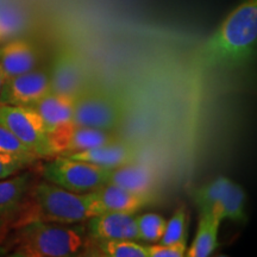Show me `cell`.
<instances>
[{"mask_svg":"<svg viewBox=\"0 0 257 257\" xmlns=\"http://www.w3.org/2000/svg\"><path fill=\"white\" fill-rule=\"evenodd\" d=\"M256 47L257 0H244L205 42L199 62L206 68H240L251 62Z\"/></svg>","mask_w":257,"mask_h":257,"instance_id":"cell-1","label":"cell"},{"mask_svg":"<svg viewBox=\"0 0 257 257\" xmlns=\"http://www.w3.org/2000/svg\"><path fill=\"white\" fill-rule=\"evenodd\" d=\"M86 224L31 220L19 224L12 239L16 257H70L83 255L92 244Z\"/></svg>","mask_w":257,"mask_h":257,"instance_id":"cell-2","label":"cell"},{"mask_svg":"<svg viewBox=\"0 0 257 257\" xmlns=\"http://www.w3.org/2000/svg\"><path fill=\"white\" fill-rule=\"evenodd\" d=\"M19 212H24L19 224L31 220L79 224L102 213L91 193L69 192L46 180L32 185Z\"/></svg>","mask_w":257,"mask_h":257,"instance_id":"cell-3","label":"cell"},{"mask_svg":"<svg viewBox=\"0 0 257 257\" xmlns=\"http://www.w3.org/2000/svg\"><path fill=\"white\" fill-rule=\"evenodd\" d=\"M43 180L67 189L85 194L107 184L110 169L81 160L56 155L43 163L41 168Z\"/></svg>","mask_w":257,"mask_h":257,"instance_id":"cell-4","label":"cell"},{"mask_svg":"<svg viewBox=\"0 0 257 257\" xmlns=\"http://www.w3.org/2000/svg\"><path fill=\"white\" fill-rule=\"evenodd\" d=\"M125 110L117 96L88 87L74 98L72 120L101 131H114L123 123Z\"/></svg>","mask_w":257,"mask_h":257,"instance_id":"cell-5","label":"cell"},{"mask_svg":"<svg viewBox=\"0 0 257 257\" xmlns=\"http://www.w3.org/2000/svg\"><path fill=\"white\" fill-rule=\"evenodd\" d=\"M0 125L15 135L38 159L54 156L46 125L41 115L30 106L0 102Z\"/></svg>","mask_w":257,"mask_h":257,"instance_id":"cell-6","label":"cell"},{"mask_svg":"<svg viewBox=\"0 0 257 257\" xmlns=\"http://www.w3.org/2000/svg\"><path fill=\"white\" fill-rule=\"evenodd\" d=\"M54 156L68 155L119 140L114 131H101L83 126L73 120L61 124L48 133Z\"/></svg>","mask_w":257,"mask_h":257,"instance_id":"cell-7","label":"cell"},{"mask_svg":"<svg viewBox=\"0 0 257 257\" xmlns=\"http://www.w3.org/2000/svg\"><path fill=\"white\" fill-rule=\"evenodd\" d=\"M50 92L75 98L87 88L86 70L81 59L72 49L60 50L49 72Z\"/></svg>","mask_w":257,"mask_h":257,"instance_id":"cell-8","label":"cell"},{"mask_svg":"<svg viewBox=\"0 0 257 257\" xmlns=\"http://www.w3.org/2000/svg\"><path fill=\"white\" fill-rule=\"evenodd\" d=\"M49 92V73L42 69H32L5 79L0 89V102L6 105L31 106Z\"/></svg>","mask_w":257,"mask_h":257,"instance_id":"cell-9","label":"cell"},{"mask_svg":"<svg viewBox=\"0 0 257 257\" xmlns=\"http://www.w3.org/2000/svg\"><path fill=\"white\" fill-rule=\"evenodd\" d=\"M86 229L93 240L138 239L136 217L124 212H104L86 221Z\"/></svg>","mask_w":257,"mask_h":257,"instance_id":"cell-10","label":"cell"},{"mask_svg":"<svg viewBox=\"0 0 257 257\" xmlns=\"http://www.w3.org/2000/svg\"><path fill=\"white\" fill-rule=\"evenodd\" d=\"M89 193L102 213L124 212L135 214L154 201V193L131 192L111 184L102 185Z\"/></svg>","mask_w":257,"mask_h":257,"instance_id":"cell-11","label":"cell"},{"mask_svg":"<svg viewBox=\"0 0 257 257\" xmlns=\"http://www.w3.org/2000/svg\"><path fill=\"white\" fill-rule=\"evenodd\" d=\"M61 156L86 161V162L100 166L106 169H113L117 168V167L138 161V149L133 144L117 140L113 141V142L91 148V149Z\"/></svg>","mask_w":257,"mask_h":257,"instance_id":"cell-12","label":"cell"},{"mask_svg":"<svg viewBox=\"0 0 257 257\" xmlns=\"http://www.w3.org/2000/svg\"><path fill=\"white\" fill-rule=\"evenodd\" d=\"M36 50L28 41L11 38L0 43V68L5 79L35 69Z\"/></svg>","mask_w":257,"mask_h":257,"instance_id":"cell-13","label":"cell"},{"mask_svg":"<svg viewBox=\"0 0 257 257\" xmlns=\"http://www.w3.org/2000/svg\"><path fill=\"white\" fill-rule=\"evenodd\" d=\"M156 175L149 166L131 162L110 169L107 184L115 185L136 193H153Z\"/></svg>","mask_w":257,"mask_h":257,"instance_id":"cell-14","label":"cell"},{"mask_svg":"<svg viewBox=\"0 0 257 257\" xmlns=\"http://www.w3.org/2000/svg\"><path fill=\"white\" fill-rule=\"evenodd\" d=\"M34 185V175L28 170L0 180V219L19 213Z\"/></svg>","mask_w":257,"mask_h":257,"instance_id":"cell-15","label":"cell"},{"mask_svg":"<svg viewBox=\"0 0 257 257\" xmlns=\"http://www.w3.org/2000/svg\"><path fill=\"white\" fill-rule=\"evenodd\" d=\"M30 107L41 115L47 131L50 133L59 125L72 120L74 98L49 92Z\"/></svg>","mask_w":257,"mask_h":257,"instance_id":"cell-16","label":"cell"},{"mask_svg":"<svg viewBox=\"0 0 257 257\" xmlns=\"http://www.w3.org/2000/svg\"><path fill=\"white\" fill-rule=\"evenodd\" d=\"M221 220L208 212L200 213L197 234L189 249L186 250L188 257H207L218 246V233Z\"/></svg>","mask_w":257,"mask_h":257,"instance_id":"cell-17","label":"cell"},{"mask_svg":"<svg viewBox=\"0 0 257 257\" xmlns=\"http://www.w3.org/2000/svg\"><path fill=\"white\" fill-rule=\"evenodd\" d=\"M231 182L232 180L226 176H219V178L212 180L208 184L201 186L200 188L195 189L193 193V199H194L195 205L200 210V213L208 212L218 218V210H219L221 201H223Z\"/></svg>","mask_w":257,"mask_h":257,"instance_id":"cell-18","label":"cell"},{"mask_svg":"<svg viewBox=\"0 0 257 257\" xmlns=\"http://www.w3.org/2000/svg\"><path fill=\"white\" fill-rule=\"evenodd\" d=\"M218 218L221 221L227 219L237 223H243L246 220L245 192L236 182H231L218 210Z\"/></svg>","mask_w":257,"mask_h":257,"instance_id":"cell-19","label":"cell"},{"mask_svg":"<svg viewBox=\"0 0 257 257\" xmlns=\"http://www.w3.org/2000/svg\"><path fill=\"white\" fill-rule=\"evenodd\" d=\"M27 18L19 6L11 3L0 4V43L15 38L25 28Z\"/></svg>","mask_w":257,"mask_h":257,"instance_id":"cell-20","label":"cell"},{"mask_svg":"<svg viewBox=\"0 0 257 257\" xmlns=\"http://www.w3.org/2000/svg\"><path fill=\"white\" fill-rule=\"evenodd\" d=\"M99 255L107 257H148L147 248L133 239L95 240Z\"/></svg>","mask_w":257,"mask_h":257,"instance_id":"cell-21","label":"cell"},{"mask_svg":"<svg viewBox=\"0 0 257 257\" xmlns=\"http://www.w3.org/2000/svg\"><path fill=\"white\" fill-rule=\"evenodd\" d=\"M138 239L148 243H159L165 233L167 220L160 214L146 213L136 217Z\"/></svg>","mask_w":257,"mask_h":257,"instance_id":"cell-22","label":"cell"},{"mask_svg":"<svg viewBox=\"0 0 257 257\" xmlns=\"http://www.w3.org/2000/svg\"><path fill=\"white\" fill-rule=\"evenodd\" d=\"M37 156L32 154L0 153V180L9 179L27 170L36 162Z\"/></svg>","mask_w":257,"mask_h":257,"instance_id":"cell-23","label":"cell"},{"mask_svg":"<svg viewBox=\"0 0 257 257\" xmlns=\"http://www.w3.org/2000/svg\"><path fill=\"white\" fill-rule=\"evenodd\" d=\"M188 214L185 207H180L167 221L165 233L159 243L173 244L187 240V221Z\"/></svg>","mask_w":257,"mask_h":257,"instance_id":"cell-24","label":"cell"},{"mask_svg":"<svg viewBox=\"0 0 257 257\" xmlns=\"http://www.w3.org/2000/svg\"><path fill=\"white\" fill-rule=\"evenodd\" d=\"M146 248L148 257H184L187 250V240L173 244L153 243Z\"/></svg>","mask_w":257,"mask_h":257,"instance_id":"cell-25","label":"cell"},{"mask_svg":"<svg viewBox=\"0 0 257 257\" xmlns=\"http://www.w3.org/2000/svg\"><path fill=\"white\" fill-rule=\"evenodd\" d=\"M0 153L32 154L21 141H18V138L15 135H12L8 128L2 126V125H0Z\"/></svg>","mask_w":257,"mask_h":257,"instance_id":"cell-26","label":"cell"},{"mask_svg":"<svg viewBox=\"0 0 257 257\" xmlns=\"http://www.w3.org/2000/svg\"><path fill=\"white\" fill-rule=\"evenodd\" d=\"M4 81H5V75H4V73H3L2 68H0V89H2V86H3V83H4Z\"/></svg>","mask_w":257,"mask_h":257,"instance_id":"cell-27","label":"cell"},{"mask_svg":"<svg viewBox=\"0 0 257 257\" xmlns=\"http://www.w3.org/2000/svg\"><path fill=\"white\" fill-rule=\"evenodd\" d=\"M2 3H3V0H0V4H2Z\"/></svg>","mask_w":257,"mask_h":257,"instance_id":"cell-28","label":"cell"}]
</instances>
